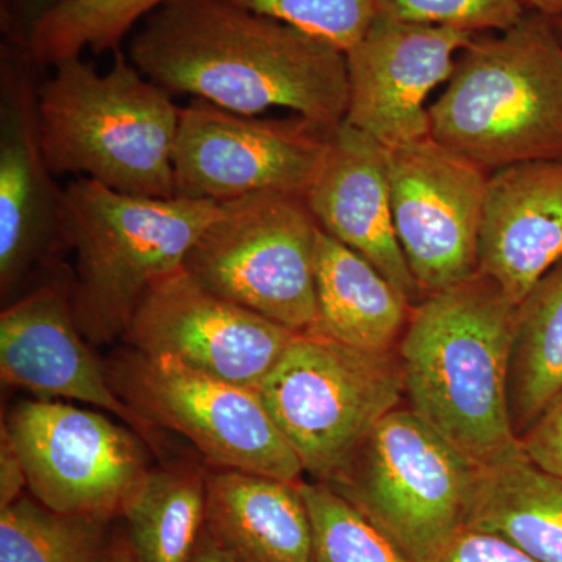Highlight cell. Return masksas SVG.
Listing matches in <instances>:
<instances>
[{
  "mask_svg": "<svg viewBox=\"0 0 562 562\" xmlns=\"http://www.w3.org/2000/svg\"><path fill=\"white\" fill-rule=\"evenodd\" d=\"M303 471L330 483L405 398L397 349L369 351L297 333L257 387Z\"/></svg>",
  "mask_w": 562,
  "mask_h": 562,
  "instance_id": "6",
  "label": "cell"
},
{
  "mask_svg": "<svg viewBox=\"0 0 562 562\" xmlns=\"http://www.w3.org/2000/svg\"><path fill=\"white\" fill-rule=\"evenodd\" d=\"M221 203L122 194L77 177L63 188V235L76 255L72 308L85 339L122 338L154 284L183 268Z\"/></svg>",
  "mask_w": 562,
  "mask_h": 562,
  "instance_id": "5",
  "label": "cell"
},
{
  "mask_svg": "<svg viewBox=\"0 0 562 562\" xmlns=\"http://www.w3.org/2000/svg\"><path fill=\"white\" fill-rule=\"evenodd\" d=\"M475 33L376 16L346 52V122L386 149L430 136L428 94L452 77Z\"/></svg>",
  "mask_w": 562,
  "mask_h": 562,
  "instance_id": "15",
  "label": "cell"
},
{
  "mask_svg": "<svg viewBox=\"0 0 562 562\" xmlns=\"http://www.w3.org/2000/svg\"><path fill=\"white\" fill-rule=\"evenodd\" d=\"M554 29H557L558 35L561 36L562 40V18H558V20H553Z\"/></svg>",
  "mask_w": 562,
  "mask_h": 562,
  "instance_id": "36",
  "label": "cell"
},
{
  "mask_svg": "<svg viewBox=\"0 0 562 562\" xmlns=\"http://www.w3.org/2000/svg\"><path fill=\"white\" fill-rule=\"evenodd\" d=\"M328 41L344 54L369 31L376 0H225Z\"/></svg>",
  "mask_w": 562,
  "mask_h": 562,
  "instance_id": "27",
  "label": "cell"
},
{
  "mask_svg": "<svg viewBox=\"0 0 562 562\" xmlns=\"http://www.w3.org/2000/svg\"><path fill=\"white\" fill-rule=\"evenodd\" d=\"M63 0H0V31L3 41L27 47L41 21Z\"/></svg>",
  "mask_w": 562,
  "mask_h": 562,
  "instance_id": "31",
  "label": "cell"
},
{
  "mask_svg": "<svg viewBox=\"0 0 562 562\" xmlns=\"http://www.w3.org/2000/svg\"><path fill=\"white\" fill-rule=\"evenodd\" d=\"M479 471L409 406H398L325 484L409 560L427 562L465 527Z\"/></svg>",
  "mask_w": 562,
  "mask_h": 562,
  "instance_id": "7",
  "label": "cell"
},
{
  "mask_svg": "<svg viewBox=\"0 0 562 562\" xmlns=\"http://www.w3.org/2000/svg\"><path fill=\"white\" fill-rule=\"evenodd\" d=\"M31 55L3 41L0 49V292L9 301L38 269L57 268L66 247L63 188L43 144L38 85Z\"/></svg>",
  "mask_w": 562,
  "mask_h": 562,
  "instance_id": "14",
  "label": "cell"
},
{
  "mask_svg": "<svg viewBox=\"0 0 562 562\" xmlns=\"http://www.w3.org/2000/svg\"><path fill=\"white\" fill-rule=\"evenodd\" d=\"M305 201L322 232L375 266L413 306L424 301L395 235L387 149L379 140L344 121Z\"/></svg>",
  "mask_w": 562,
  "mask_h": 562,
  "instance_id": "17",
  "label": "cell"
},
{
  "mask_svg": "<svg viewBox=\"0 0 562 562\" xmlns=\"http://www.w3.org/2000/svg\"><path fill=\"white\" fill-rule=\"evenodd\" d=\"M562 258V158L517 162L487 180L479 272L516 305Z\"/></svg>",
  "mask_w": 562,
  "mask_h": 562,
  "instance_id": "18",
  "label": "cell"
},
{
  "mask_svg": "<svg viewBox=\"0 0 562 562\" xmlns=\"http://www.w3.org/2000/svg\"><path fill=\"white\" fill-rule=\"evenodd\" d=\"M430 136L484 171L562 158V40L527 11L508 31L482 33L458 55L431 106Z\"/></svg>",
  "mask_w": 562,
  "mask_h": 562,
  "instance_id": "4",
  "label": "cell"
},
{
  "mask_svg": "<svg viewBox=\"0 0 562 562\" xmlns=\"http://www.w3.org/2000/svg\"><path fill=\"white\" fill-rule=\"evenodd\" d=\"M172 0H63L29 40L27 49L38 68L66 58L121 49L122 41L139 21Z\"/></svg>",
  "mask_w": 562,
  "mask_h": 562,
  "instance_id": "25",
  "label": "cell"
},
{
  "mask_svg": "<svg viewBox=\"0 0 562 562\" xmlns=\"http://www.w3.org/2000/svg\"><path fill=\"white\" fill-rule=\"evenodd\" d=\"M24 487H27L24 464L9 432L2 427L0 431V512L20 501Z\"/></svg>",
  "mask_w": 562,
  "mask_h": 562,
  "instance_id": "32",
  "label": "cell"
},
{
  "mask_svg": "<svg viewBox=\"0 0 562 562\" xmlns=\"http://www.w3.org/2000/svg\"><path fill=\"white\" fill-rule=\"evenodd\" d=\"M516 316L479 272L414 305L397 346L409 408L480 468L524 452L508 401Z\"/></svg>",
  "mask_w": 562,
  "mask_h": 562,
  "instance_id": "2",
  "label": "cell"
},
{
  "mask_svg": "<svg viewBox=\"0 0 562 562\" xmlns=\"http://www.w3.org/2000/svg\"><path fill=\"white\" fill-rule=\"evenodd\" d=\"M205 530L235 562H313L312 517L301 483L211 471Z\"/></svg>",
  "mask_w": 562,
  "mask_h": 562,
  "instance_id": "19",
  "label": "cell"
},
{
  "mask_svg": "<svg viewBox=\"0 0 562 562\" xmlns=\"http://www.w3.org/2000/svg\"><path fill=\"white\" fill-rule=\"evenodd\" d=\"M105 562H139L125 530L111 536Z\"/></svg>",
  "mask_w": 562,
  "mask_h": 562,
  "instance_id": "34",
  "label": "cell"
},
{
  "mask_svg": "<svg viewBox=\"0 0 562 562\" xmlns=\"http://www.w3.org/2000/svg\"><path fill=\"white\" fill-rule=\"evenodd\" d=\"M465 527L501 536L538 562H562V476L524 452L482 465Z\"/></svg>",
  "mask_w": 562,
  "mask_h": 562,
  "instance_id": "21",
  "label": "cell"
},
{
  "mask_svg": "<svg viewBox=\"0 0 562 562\" xmlns=\"http://www.w3.org/2000/svg\"><path fill=\"white\" fill-rule=\"evenodd\" d=\"M295 335L221 297L181 268L151 286L122 339L139 353L169 357L257 390Z\"/></svg>",
  "mask_w": 562,
  "mask_h": 562,
  "instance_id": "13",
  "label": "cell"
},
{
  "mask_svg": "<svg viewBox=\"0 0 562 562\" xmlns=\"http://www.w3.org/2000/svg\"><path fill=\"white\" fill-rule=\"evenodd\" d=\"M0 379L43 397L95 406L150 438L144 419L110 382L85 342L72 308V277H54L9 302L0 314Z\"/></svg>",
  "mask_w": 562,
  "mask_h": 562,
  "instance_id": "16",
  "label": "cell"
},
{
  "mask_svg": "<svg viewBox=\"0 0 562 562\" xmlns=\"http://www.w3.org/2000/svg\"><path fill=\"white\" fill-rule=\"evenodd\" d=\"M527 13L520 0H376V16L475 33L503 32Z\"/></svg>",
  "mask_w": 562,
  "mask_h": 562,
  "instance_id": "28",
  "label": "cell"
},
{
  "mask_svg": "<svg viewBox=\"0 0 562 562\" xmlns=\"http://www.w3.org/2000/svg\"><path fill=\"white\" fill-rule=\"evenodd\" d=\"M562 391V258L517 305L509 414L517 438Z\"/></svg>",
  "mask_w": 562,
  "mask_h": 562,
  "instance_id": "23",
  "label": "cell"
},
{
  "mask_svg": "<svg viewBox=\"0 0 562 562\" xmlns=\"http://www.w3.org/2000/svg\"><path fill=\"white\" fill-rule=\"evenodd\" d=\"M319 231L303 195H243L221 202L183 269L221 297L305 333L316 322Z\"/></svg>",
  "mask_w": 562,
  "mask_h": 562,
  "instance_id": "8",
  "label": "cell"
},
{
  "mask_svg": "<svg viewBox=\"0 0 562 562\" xmlns=\"http://www.w3.org/2000/svg\"><path fill=\"white\" fill-rule=\"evenodd\" d=\"M106 372L122 401L154 427L184 436L214 468L303 482L297 454L254 387L132 349Z\"/></svg>",
  "mask_w": 562,
  "mask_h": 562,
  "instance_id": "9",
  "label": "cell"
},
{
  "mask_svg": "<svg viewBox=\"0 0 562 562\" xmlns=\"http://www.w3.org/2000/svg\"><path fill=\"white\" fill-rule=\"evenodd\" d=\"M206 475L184 461L144 475L121 513L139 562H190L205 530Z\"/></svg>",
  "mask_w": 562,
  "mask_h": 562,
  "instance_id": "22",
  "label": "cell"
},
{
  "mask_svg": "<svg viewBox=\"0 0 562 562\" xmlns=\"http://www.w3.org/2000/svg\"><path fill=\"white\" fill-rule=\"evenodd\" d=\"M395 235L425 297L479 273L487 176L431 136L387 149Z\"/></svg>",
  "mask_w": 562,
  "mask_h": 562,
  "instance_id": "12",
  "label": "cell"
},
{
  "mask_svg": "<svg viewBox=\"0 0 562 562\" xmlns=\"http://www.w3.org/2000/svg\"><path fill=\"white\" fill-rule=\"evenodd\" d=\"M331 135L301 116L260 120L194 99L180 109L176 198L220 203L257 192L305 198Z\"/></svg>",
  "mask_w": 562,
  "mask_h": 562,
  "instance_id": "11",
  "label": "cell"
},
{
  "mask_svg": "<svg viewBox=\"0 0 562 562\" xmlns=\"http://www.w3.org/2000/svg\"><path fill=\"white\" fill-rule=\"evenodd\" d=\"M2 427L20 453L33 498L57 513L116 519L150 469L139 436L69 403H18Z\"/></svg>",
  "mask_w": 562,
  "mask_h": 562,
  "instance_id": "10",
  "label": "cell"
},
{
  "mask_svg": "<svg viewBox=\"0 0 562 562\" xmlns=\"http://www.w3.org/2000/svg\"><path fill=\"white\" fill-rule=\"evenodd\" d=\"M190 562H235L224 550L211 539L206 530H203L201 541L195 547Z\"/></svg>",
  "mask_w": 562,
  "mask_h": 562,
  "instance_id": "33",
  "label": "cell"
},
{
  "mask_svg": "<svg viewBox=\"0 0 562 562\" xmlns=\"http://www.w3.org/2000/svg\"><path fill=\"white\" fill-rule=\"evenodd\" d=\"M525 9L542 14L549 20L562 18V0H520Z\"/></svg>",
  "mask_w": 562,
  "mask_h": 562,
  "instance_id": "35",
  "label": "cell"
},
{
  "mask_svg": "<svg viewBox=\"0 0 562 562\" xmlns=\"http://www.w3.org/2000/svg\"><path fill=\"white\" fill-rule=\"evenodd\" d=\"M427 562H538L497 535L464 527Z\"/></svg>",
  "mask_w": 562,
  "mask_h": 562,
  "instance_id": "29",
  "label": "cell"
},
{
  "mask_svg": "<svg viewBox=\"0 0 562 562\" xmlns=\"http://www.w3.org/2000/svg\"><path fill=\"white\" fill-rule=\"evenodd\" d=\"M313 335L369 351L397 349L412 302L375 266L319 231Z\"/></svg>",
  "mask_w": 562,
  "mask_h": 562,
  "instance_id": "20",
  "label": "cell"
},
{
  "mask_svg": "<svg viewBox=\"0 0 562 562\" xmlns=\"http://www.w3.org/2000/svg\"><path fill=\"white\" fill-rule=\"evenodd\" d=\"M313 527V562H413L328 484L302 482Z\"/></svg>",
  "mask_w": 562,
  "mask_h": 562,
  "instance_id": "26",
  "label": "cell"
},
{
  "mask_svg": "<svg viewBox=\"0 0 562 562\" xmlns=\"http://www.w3.org/2000/svg\"><path fill=\"white\" fill-rule=\"evenodd\" d=\"M38 85L41 144L55 177H87L140 198H176L173 146L180 109L128 58L113 52L106 74L80 57Z\"/></svg>",
  "mask_w": 562,
  "mask_h": 562,
  "instance_id": "3",
  "label": "cell"
},
{
  "mask_svg": "<svg viewBox=\"0 0 562 562\" xmlns=\"http://www.w3.org/2000/svg\"><path fill=\"white\" fill-rule=\"evenodd\" d=\"M519 441L524 453L535 464L562 476V391Z\"/></svg>",
  "mask_w": 562,
  "mask_h": 562,
  "instance_id": "30",
  "label": "cell"
},
{
  "mask_svg": "<svg viewBox=\"0 0 562 562\" xmlns=\"http://www.w3.org/2000/svg\"><path fill=\"white\" fill-rule=\"evenodd\" d=\"M143 76L232 113L280 106L335 132L349 110L346 54L286 22L225 0H172L128 40Z\"/></svg>",
  "mask_w": 562,
  "mask_h": 562,
  "instance_id": "1",
  "label": "cell"
},
{
  "mask_svg": "<svg viewBox=\"0 0 562 562\" xmlns=\"http://www.w3.org/2000/svg\"><path fill=\"white\" fill-rule=\"evenodd\" d=\"M110 524L22 495L0 512V562H105Z\"/></svg>",
  "mask_w": 562,
  "mask_h": 562,
  "instance_id": "24",
  "label": "cell"
}]
</instances>
